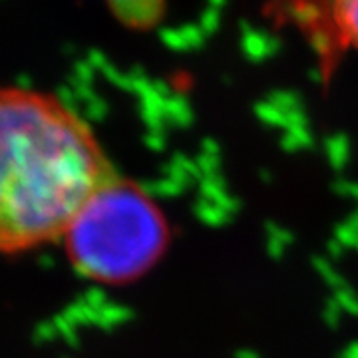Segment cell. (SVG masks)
Returning a JSON list of instances; mask_svg holds the SVG:
<instances>
[{
  "mask_svg": "<svg viewBox=\"0 0 358 358\" xmlns=\"http://www.w3.org/2000/svg\"><path fill=\"white\" fill-rule=\"evenodd\" d=\"M115 176L86 120L56 94L0 84V257L60 243Z\"/></svg>",
  "mask_w": 358,
  "mask_h": 358,
  "instance_id": "obj_1",
  "label": "cell"
},
{
  "mask_svg": "<svg viewBox=\"0 0 358 358\" xmlns=\"http://www.w3.org/2000/svg\"><path fill=\"white\" fill-rule=\"evenodd\" d=\"M62 243L70 265L84 279L126 285L162 259L169 227L140 185L112 176L78 209Z\"/></svg>",
  "mask_w": 358,
  "mask_h": 358,
  "instance_id": "obj_2",
  "label": "cell"
},
{
  "mask_svg": "<svg viewBox=\"0 0 358 358\" xmlns=\"http://www.w3.org/2000/svg\"><path fill=\"white\" fill-rule=\"evenodd\" d=\"M265 14L307 40L324 78L346 52L358 54V0H265Z\"/></svg>",
  "mask_w": 358,
  "mask_h": 358,
  "instance_id": "obj_3",
  "label": "cell"
},
{
  "mask_svg": "<svg viewBox=\"0 0 358 358\" xmlns=\"http://www.w3.org/2000/svg\"><path fill=\"white\" fill-rule=\"evenodd\" d=\"M114 4H117V0H114Z\"/></svg>",
  "mask_w": 358,
  "mask_h": 358,
  "instance_id": "obj_4",
  "label": "cell"
}]
</instances>
